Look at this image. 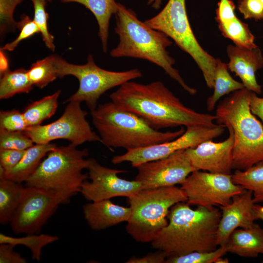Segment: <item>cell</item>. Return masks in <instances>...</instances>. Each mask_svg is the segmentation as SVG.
I'll return each instance as SVG.
<instances>
[{
	"instance_id": "obj_12",
	"label": "cell",
	"mask_w": 263,
	"mask_h": 263,
	"mask_svg": "<svg viewBox=\"0 0 263 263\" xmlns=\"http://www.w3.org/2000/svg\"><path fill=\"white\" fill-rule=\"evenodd\" d=\"M185 132L176 138L144 148L127 150L124 154L115 155L112 159L114 164L130 162L132 167L148 162L166 157L180 150L193 148L201 143L220 136L225 126L216 124L212 126L202 125L186 127Z\"/></svg>"
},
{
	"instance_id": "obj_42",
	"label": "cell",
	"mask_w": 263,
	"mask_h": 263,
	"mask_svg": "<svg viewBox=\"0 0 263 263\" xmlns=\"http://www.w3.org/2000/svg\"><path fill=\"white\" fill-rule=\"evenodd\" d=\"M248 101L251 113L261 119L263 125V98L258 96L256 93L250 91Z\"/></svg>"
},
{
	"instance_id": "obj_32",
	"label": "cell",
	"mask_w": 263,
	"mask_h": 263,
	"mask_svg": "<svg viewBox=\"0 0 263 263\" xmlns=\"http://www.w3.org/2000/svg\"><path fill=\"white\" fill-rule=\"evenodd\" d=\"M34 9V21L39 28L43 41L46 46L54 51L55 46L54 43V37L49 32L48 19L49 15L46 11L47 1L44 0H31Z\"/></svg>"
},
{
	"instance_id": "obj_43",
	"label": "cell",
	"mask_w": 263,
	"mask_h": 263,
	"mask_svg": "<svg viewBox=\"0 0 263 263\" xmlns=\"http://www.w3.org/2000/svg\"><path fill=\"white\" fill-rule=\"evenodd\" d=\"M9 70L8 69V61L4 54L3 51L0 50V75Z\"/></svg>"
},
{
	"instance_id": "obj_21",
	"label": "cell",
	"mask_w": 263,
	"mask_h": 263,
	"mask_svg": "<svg viewBox=\"0 0 263 263\" xmlns=\"http://www.w3.org/2000/svg\"><path fill=\"white\" fill-rule=\"evenodd\" d=\"M56 146L50 143L34 145L25 150L22 158L11 170L4 172L0 168V179H7L20 183L25 182L36 170L42 159Z\"/></svg>"
},
{
	"instance_id": "obj_8",
	"label": "cell",
	"mask_w": 263,
	"mask_h": 263,
	"mask_svg": "<svg viewBox=\"0 0 263 263\" xmlns=\"http://www.w3.org/2000/svg\"><path fill=\"white\" fill-rule=\"evenodd\" d=\"M144 22L165 34L189 54L202 71L207 86L213 88L216 59L204 50L196 39L188 19L186 0H169L159 13Z\"/></svg>"
},
{
	"instance_id": "obj_41",
	"label": "cell",
	"mask_w": 263,
	"mask_h": 263,
	"mask_svg": "<svg viewBox=\"0 0 263 263\" xmlns=\"http://www.w3.org/2000/svg\"><path fill=\"white\" fill-rule=\"evenodd\" d=\"M168 256L164 251H158L150 253L146 256L138 257H132L126 263H166Z\"/></svg>"
},
{
	"instance_id": "obj_5",
	"label": "cell",
	"mask_w": 263,
	"mask_h": 263,
	"mask_svg": "<svg viewBox=\"0 0 263 263\" xmlns=\"http://www.w3.org/2000/svg\"><path fill=\"white\" fill-rule=\"evenodd\" d=\"M249 92L245 88L232 92L219 102L215 115L218 124L229 125L233 130L235 170L263 163V125L250 110Z\"/></svg>"
},
{
	"instance_id": "obj_34",
	"label": "cell",
	"mask_w": 263,
	"mask_h": 263,
	"mask_svg": "<svg viewBox=\"0 0 263 263\" xmlns=\"http://www.w3.org/2000/svg\"><path fill=\"white\" fill-rule=\"evenodd\" d=\"M17 28L20 31L18 36L12 42L6 44L0 50L12 51L21 41L40 33L39 28L34 20L25 14H23L21 16L20 20L17 22Z\"/></svg>"
},
{
	"instance_id": "obj_16",
	"label": "cell",
	"mask_w": 263,
	"mask_h": 263,
	"mask_svg": "<svg viewBox=\"0 0 263 263\" xmlns=\"http://www.w3.org/2000/svg\"><path fill=\"white\" fill-rule=\"evenodd\" d=\"M228 129V137L222 142L212 140L204 141L193 148L186 150V153L196 170L231 174L233 169L234 134L231 127Z\"/></svg>"
},
{
	"instance_id": "obj_48",
	"label": "cell",
	"mask_w": 263,
	"mask_h": 263,
	"mask_svg": "<svg viewBox=\"0 0 263 263\" xmlns=\"http://www.w3.org/2000/svg\"><path fill=\"white\" fill-rule=\"evenodd\" d=\"M260 1H261V2L262 3V4H263V0H260Z\"/></svg>"
},
{
	"instance_id": "obj_35",
	"label": "cell",
	"mask_w": 263,
	"mask_h": 263,
	"mask_svg": "<svg viewBox=\"0 0 263 263\" xmlns=\"http://www.w3.org/2000/svg\"><path fill=\"white\" fill-rule=\"evenodd\" d=\"M28 126L22 113L13 109L0 112V129L10 131H25Z\"/></svg>"
},
{
	"instance_id": "obj_45",
	"label": "cell",
	"mask_w": 263,
	"mask_h": 263,
	"mask_svg": "<svg viewBox=\"0 0 263 263\" xmlns=\"http://www.w3.org/2000/svg\"><path fill=\"white\" fill-rule=\"evenodd\" d=\"M163 0H148V5H151V6L157 10L159 9L161 4Z\"/></svg>"
},
{
	"instance_id": "obj_28",
	"label": "cell",
	"mask_w": 263,
	"mask_h": 263,
	"mask_svg": "<svg viewBox=\"0 0 263 263\" xmlns=\"http://www.w3.org/2000/svg\"><path fill=\"white\" fill-rule=\"evenodd\" d=\"M218 26L222 35L231 40L235 45L248 49L258 47L248 24L237 17L226 22L218 23Z\"/></svg>"
},
{
	"instance_id": "obj_7",
	"label": "cell",
	"mask_w": 263,
	"mask_h": 263,
	"mask_svg": "<svg viewBox=\"0 0 263 263\" xmlns=\"http://www.w3.org/2000/svg\"><path fill=\"white\" fill-rule=\"evenodd\" d=\"M89 154L86 149L79 150L71 144L56 146L47 153L35 172L25 182V186L54 190L80 192L89 175L83 173L87 169Z\"/></svg>"
},
{
	"instance_id": "obj_14",
	"label": "cell",
	"mask_w": 263,
	"mask_h": 263,
	"mask_svg": "<svg viewBox=\"0 0 263 263\" xmlns=\"http://www.w3.org/2000/svg\"><path fill=\"white\" fill-rule=\"evenodd\" d=\"M88 159L87 169L91 181L85 180L80 192L88 201L97 202L115 197H132L142 189L141 184L119 177L126 170L115 169L100 165L94 158Z\"/></svg>"
},
{
	"instance_id": "obj_31",
	"label": "cell",
	"mask_w": 263,
	"mask_h": 263,
	"mask_svg": "<svg viewBox=\"0 0 263 263\" xmlns=\"http://www.w3.org/2000/svg\"><path fill=\"white\" fill-rule=\"evenodd\" d=\"M227 253L225 246L209 252L193 251L188 254L169 256L166 263H212Z\"/></svg>"
},
{
	"instance_id": "obj_1",
	"label": "cell",
	"mask_w": 263,
	"mask_h": 263,
	"mask_svg": "<svg viewBox=\"0 0 263 263\" xmlns=\"http://www.w3.org/2000/svg\"><path fill=\"white\" fill-rule=\"evenodd\" d=\"M110 98L121 109L137 115L157 130L216 125L215 115L187 107L160 81L147 84L127 82L112 93Z\"/></svg>"
},
{
	"instance_id": "obj_30",
	"label": "cell",
	"mask_w": 263,
	"mask_h": 263,
	"mask_svg": "<svg viewBox=\"0 0 263 263\" xmlns=\"http://www.w3.org/2000/svg\"><path fill=\"white\" fill-rule=\"evenodd\" d=\"M58 240L57 236L45 234H31L22 237H13L0 233V244H9L15 246L24 245L30 249L32 259L37 261L40 260L43 247Z\"/></svg>"
},
{
	"instance_id": "obj_38",
	"label": "cell",
	"mask_w": 263,
	"mask_h": 263,
	"mask_svg": "<svg viewBox=\"0 0 263 263\" xmlns=\"http://www.w3.org/2000/svg\"><path fill=\"white\" fill-rule=\"evenodd\" d=\"M25 150L0 149V168L4 172L13 169L22 158Z\"/></svg>"
},
{
	"instance_id": "obj_46",
	"label": "cell",
	"mask_w": 263,
	"mask_h": 263,
	"mask_svg": "<svg viewBox=\"0 0 263 263\" xmlns=\"http://www.w3.org/2000/svg\"><path fill=\"white\" fill-rule=\"evenodd\" d=\"M229 262V260L226 258H223V256L218 258L214 262V263H228Z\"/></svg>"
},
{
	"instance_id": "obj_25",
	"label": "cell",
	"mask_w": 263,
	"mask_h": 263,
	"mask_svg": "<svg viewBox=\"0 0 263 263\" xmlns=\"http://www.w3.org/2000/svg\"><path fill=\"white\" fill-rule=\"evenodd\" d=\"M60 93L61 90H59L26 107L22 113L28 127L41 125L43 121L54 114L58 107V98Z\"/></svg>"
},
{
	"instance_id": "obj_18",
	"label": "cell",
	"mask_w": 263,
	"mask_h": 263,
	"mask_svg": "<svg viewBox=\"0 0 263 263\" xmlns=\"http://www.w3.org/2000/svg\"><path fill=\"white\" fill-rule=\"evenodd\" d=\"M226 52L229 58L228 70L241 79L245 88L257 94L262 87L257 82L255 74L263 67V56L259 47L253 49L228 45Z\"/></svg>"
},
{
	"instance_id": "obj_10",
	"label": "cell",
	"mask_w": 263,
	"mask_h": 263,
	"mask_svg": "<svg viewBox=\"0 0 263 263\" xmlns=\"http://www.w3.org/2000/svg\"><path fill=\"white\" fill-rule=\"evenodd\" d=\"M22 198L10 222L17 234L38 233L58 207L77 192L25 186Z\"/></svg>"
},
{
	"instance_id": "obj_24",
	"label": "cell",
	"mask_w": 263,
	"mask_h": 263,
	"mask_svg": "<svg viewBox=\"0 0 263 263\" xmlns=\"http://www.w3.org/2000/svg\"><path fill=\"white\" fill-rule=\"evenodd\" d=\"M244 88L242 82L235 80L230 75L227 64L220 59H216L214 74V91L207 99V110L213 111L222 96Z\"/></svg>"
},
{
	"instance_id": "obj_36",
	"label": "cell",
	"mask_w": 263,
	"mask_h": 263,
	"mask_svg": "<svg viewBox=\"0 0 263 263\" xmlns=\"http://www.w3.org/2000/svg\"><path fill=\"white\" fill-rule=\"evenodd\" d=\"M23 0H0V31L3 34L9 29L17 28V22L14 19L16 7Z\"/></svg>"
},
{
	"instance_id": "obj_3",
	"label": "cell",
	"mask_w": 263,
	"mask_h": 263,
	"mask_svg": "<svg viewBox=\"0 0 263 263\" xmlns=\"http://www.w3.org/2000/svg\"><path fill=\"white\" fill-rule=\"evenodd\" d=\"M115 15L114 31L119 41L111 51L112 57L148 60L163 69L190 94H196L197 90L186 84L178 71L173 67L175 60L167 50L172 42L167 35L141 21L134 11L121 3H118Z\"/></svg>"
},
{
	"instance_id": "obj_33",
	"label": "cell",
	"mask_w": 263,
	"mask_h": 263,
	"mask_svg": "<svg viewBox=\"0 0 263 263\" xmlns=\"http://www.w3.org/2000/svg\"><path fill=\"white\" fill-rule=\"evenodd\" d=\"M32 140L23 131L0 129V149L24 150L34 145Z\"/></svg>"
},
{
	"instance_id": "obj_29",
	"label": "cell",
	"mask_w": 263,
	"mask_h": 263,
	"mask_svg": "<svg viewBox=\"0 0 263 263\" xmlns=\"http://www.w3.org/2000/svg\"><path fill=\"white\" fill-rule=\"evenodd\" d=\"M57 58V56L51 55L32 65L27 74L33 85L42 89L58 77Z\"/></svg>"
},
{
	"instance_id": "obj_6",
	"label": "cell",
	"mask_w": 263,
	"mask_h": 263,
	"mask_svg": "<svg viewBox=\"0 0 263 263\" xmlns=\"http://www.w3.org/2000/svg\"><path fill=\"white\" fill-rule=\"evenodd\" d=\"M128 199L131 214L126 229L140 243L155 240L168 225L171 207L188 200L184 191L176 186L142 189Z\"/></svg>"
},
{
	"instance_id": "obj_23",
	"label": "cell",
	"mask_w": 263,
	"mask_h": 263,
	"mask_svg": "<svg viewBox=\"0 0 263 263\" xmlns=\"http://www.w3.org/2000/svg\"><path fill=\"white\" fill-rule=\"evenodd\" d=\"M21 183L0 179V223H10L25 192Z\"/></svg>"
},
{
	"instance_id": "obj_39",
	"label": "cell",
	"mask_w": 263,
	"mask_h": 263,
	"mask_svg": "<svg viewBox=\"0 0 263 263\" xmlns=\"http://www.w3.org/2000/svg\"><path fill=\"white\" fill-rule=\"evenodd\" d=\"M236 6L231 0H220L216 10L215 19L218 23L225 22L233 19Z\"/></svg>"
},
{
	"instance_id": "obj_26",
	"label": "cell",
	"mask_w": 263,
	"mask_h": 263,
	"mask_svg": "<svg viewBox=\"0 0 263 263\" xmlns=\"http://www.w3.org/2000/svg\"><path fill=\"white\" fill-rule=\"evenodd\" d=\"M233 182L252 192L255 204L263 203V163L245 169H236L232 174Z\"/></svg>"
},
{
	"instance_id": "obj_15",
	"label": "cell",
	"mask_w": 263,
	"mask_h": 263,
	"mask_svg": "<svg viewBox=\"0 0 263 263\" xmlns=\"http://www.w3.org/2000/svg\"><path fill=\"white\" fill-rule=\"evenodd\" d=\"M136 168L138 172L135 180L141 184L143 189L181 185L191 173L196 170L186 150L143 163Z\"/></svg>"
},
{
	"instance_id": "obj_4",
	"label": "cell",
	"mask_w": 263,
	"mask_h": 263,
	"mask_svg": "<svg viewBox=\"0 0 263 263\" xmlns=\"http://www.w3.org/2000/svg\"><path fill=\"white\" fill-rule=\"evenodd\" d=\"M101 143L106 147L127 150L144 148L174 139L185 131L161 132L137 115L121 109L113 101L98 105L91 112Z\"/></svg>"
},
{
	"instance_id": "obj_44",
	"label": "cell",
	"mask_w": 263,
	"mask_h": 263,
	"mask_svg": "<svg viewBox=\"0 0 263 263\" xmlns=\"http://www.w3.org/2000/svg\"><path fill=\"white\" fill-rule=\"evenodd\" d=\"M254 209L257 220H260L263 222V206L255 204Z\"/></svg>"
},
{
	"instance_id": "obj_13",
	"label": "cell",
	"mask_w": 263,
	"mask_h": 263,
	"mask_svg": "<svg viewBox=\"0 0 263 263\" xmlns=\"http://www.w3.org/2000/svg\"><path fill=\"white\" fill-rule=\"evenodd\" d=\"M189 205L205 207H223L244 189L235 184L232 174L195 170L181 184Z\"/></svg>"
},
{
	"instance_id": "obj_27",
	"label": "cell",
	"mask_w": 263,
	"mask_h": 263,
	"mask_svg": "<svg viewBox=\"0 0 263 263\" xmlns=\"http://www.w3.org/2000/svg\"><path fill=\"white\" fill-rule=\"evenodd\" d=\"M33 84L30 80L27 70L23 68L8 70L1 75L0 99H7L16 94L28 93Z\"/></svg>"
},
{
	"instance_id": "obj_40",
	"label": "cell",
	"mask_w": 263,
	"mask_h": 263,
	"mask_svg": "<svg viewBox=\"0 0 263 263\" xmlns=\"http://www.w3.org/2000/svg\"><path fill=\"white\" fill-rule=\"evenodd\" d=\"M15 246L9 244H0V263H26V258L14 250Z\"/></svg>"
},
{
	"instance_id": "obj_47",
	"label": "cell",
	"mask_w": 263,
	"mask_h": 263,
	"mask_svg": "<svg viewBox=\"0 0 263 263\" xmlns=\"http://www.w3.org/2000/svg\"><path fill=\"white\" fill-rule=\"evenodd\" d=\"M46 1L47 2H51L53 0H44Z\"/></svg>"
},
{
	"instance_id": "obj_22",
	"label": "cell",
	"mask_w": 263,
	"mask_h": 263,
	"mask_svg": "<svg viewBox=\"0 0 263 263\" xmlns=\"http://www.w3.org/2000/svg\"><path fill=\"white\" fill-rule=\"evenodd\" d=\"M63 3L76 2L84 5L94 16L97 22L98 36L102 49L106 53L108 48L110 20L117 11L118 3L115 0H59Z\"/></svg>"
},
{
	"instance_id": "obj_37",
	"label": "cell",
	"mask_w": 263,
	"mask_h": 263,
	"mask_svg": "<svg viewBox=\"0 0 263 263\" xmlns=\"http://www.w3.org/2000/svg\"><path fill=\"white\" fill-rule=\"evenodd\" d=\"M237 7L245 19H263V4L260 0H239Z\"/></svg>"
},
{
	"instance_id": "obj_11",
	"label": "cell",
	"mask_w": 263,
	"mask_h": 263,
	"mask_svg": "<svg viewBox=\"0 0 263 263\" xmlns=\"http://www.w3.org/2000/svg\"><path fill=\"white\" fill-rule=\"evenodd\" d=\"M79 101H71L62 115L56 121L44 125L28 127L26 134L34 143L44 144L57 139H65L77 146L86 142H101L86 119L87 112L82 110Z\"/></svg>"
},
{
	"instance_id": "obj_17",
	"label": "cell",
	"mask_w": 263,
	"mask_h": 263,
	"mask_svg": "<svg viewBox=\"0 0 263 263\" xmlns=\"http://www.w3.org/2000/svg\"><path fill=\"white\" fill-rule=\"evenodd\" d=\"M252 192L244 189L234 196L226 206L220 207L221 217L217 232L219 246H224L231 233L239 227L248 228L257 220Z\"/></svg>"
},
{
	"instance_id": "obj_20",
	"label": "cell",
	"mask_w": 263,
	"mask_h": 263,
	"mask_svg": "<svg viewBox=\"0 0 263 263\" xmlns=\"http://www.w3.org/2000/svg\"><path fill=\"white\" fill-rule=\"evenodd\" d=\"M227 252L247 258L263 255V228L255 223L246 228L236 229L224 245Z\"/></svg>"
},
{
	"instance_id": "obj_2",
	"label": "cell",
	"mask_w": 263,
	"mask_h": 263,
	"mask_svg": "<svg viewBox=\"0 0 263 263\" xmlns=\"http://www.w3.org/2000/svg\"><path fill=\"white\" fill-rule=\"evenodd\" d=\"M190 206L182 202L171 207L168 225L151 242L154 248L169 257L193 251L209 252L218 247L221 211L216 207L202 206L192 209Z\"/></svg>"
},
{
	"instance_id": "obj_19",
	"label": "cell",
	"mask_w": 263,
	"mask_h": 263,
	"mask_svg": "<svg viewBox=\"0 0 263 263\" xmlns=\"http://www.w3.org/2000/svg\"><path fill=\"white\" fill-rule=\"evenodd\" d=\"M83 212L90 227L94 230H101L127 222L131 216V209L130 207L116 205L110 199H106L85 204Z\"/></svg>"
},
{
	"instance_id": "obj_9",
	"label": "cell",
	"mask_w": 263,
	"mask_h": 263,
	"mask_svg": "<svg viewBox=\"0 0 263 263\" xmlns=\"http://www.w3.org/2000/svg\"><path fill=\"white\" fill-rule=\"evenodd\" d=\"M58 77L71 75L77 78L79 87L65 102H85L91 112L97 107L100 97L115 87L142 76L137 68L122 72L111 71L98 67L92 55L85 64L76 65L67 62L59 56L56 61Z\"/></svg>"
}]
</instances>
